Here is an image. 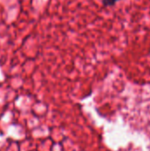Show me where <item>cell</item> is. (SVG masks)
Returning a JSON list of instances; mask_svg holds the SVG:
<instances>
[{
	"mask_svg": "<svg viewBox=\"0 0 150 151\" xmlns=\"http://www.w3.org/2000/svg\"><path fill=\"white\" fill-rule=\"evenodd\" d=\"M116 2H117V0H103V4H104V5H106V6L113 5Z\"/></svg>",
	"mask_w": 150,
	"mask_h": 151,
	"instance_id": "6da1fadb",
	"label": "cell"
},
{
	"mask_svg": "<svg viewBox=\"0 0 150 151\" xmlns=\"http://www.w3.org/2000/svg\"><path fill=\"white\" fill-rule=\"evenodd\" d=\"M117 1H118V0H117Z\"/></svg>",
	"mask_w": 150,
	"mask_h": 151,
	"instance_id": "7a4b0ae2",
	"label": "cell"
}]
</instances>
